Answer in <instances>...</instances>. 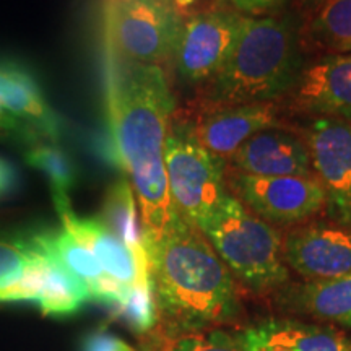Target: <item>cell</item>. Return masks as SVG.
<instances>
[{"instance_id":"23","label":"cell","mask_w":351,"mask_h":351,"mask_svg":"<svg viewBox=\"0 0 351 351\" xmlns=\"http://www.w3.org/2000/svg\"><path fill=\"white\" fill-rule=\"evenodd\" d=\"M26 163L49 178L54 197H67L70 187L75 182V171L62 150L51 145H39L26 153Z\"/></svg>"},{"instance_id":"2","label":"cell","mask_w":351,"mask_h":351,"mask_svg":"<svg viewBox=\"0 0 351 351\" xmlns=\"http://www.w3.org/2000/svg\"><path fill=\"white\" fill-rule=\"evenodd\" d=\"M160 311L176 330L204 332L241 313L236 282L199 228L178 217L160 236H145Z\"/></svg>"},{"instance_id":"3","label":"cell","mask_w":351,"mask_h":351,"mask_svg":"<svg viewBox=\"0 0 351 351\" xmlns=\"http://www.w3.org/2000/svg\"><path fill=\"white\" fill-rule=\"evenodd\" d=\"M298 80L296 36L288 20L244 16L234 49L212 80L207 104L270 103Z\"/></svg>"},{"instance_id":"25","label":"cell","mask_w":351,"mask_h":351,"mask_svg":"<svg viewBox=\"0 0 351 351\" xmlns=\"http://www.w3.org/2000/svg\"><path fill=\"white\" fill-rule=\"evenodd\" d=\"M171 351H245L236 335L225 330H204L186 333L176 340Z\"/></svg>"},{"instance_id":"14","label":"cell","mask_w":351,"mask_h":351,"mask_svg":"<svg viewBox=\"0 0 351 351\" xmlns=\"http://www.w3.org/2000/svg\"><path fill=\"white\" fill-rule=\"evenodd\" d=\"M230 161L238 173L257 178L314 176L307 145L295 135L274 129L249 138Z\"/></svg>"},{"instance_id":"26","label":"cell","mask_w":351,"mask_h":351,"mask_svg":"<svg viewBox=\"0 0 351 351\" xmlns=\"http://www.w3.org/2000/svg\"><path fill=\"white\" fill-rule=\"evenodd\" d=\"M83 351H135L119 337L112 335L108 330L91 332L83 341Z\"/></svg>"},{"instance_id":"18","label":"cell","mask_w":351,"mask_h":351,"mask_svg":"<svg viewBox=\"0 0 351 351\" xmlns=\"http://www.w3.org/2000/svg\"><path fill=\"white\" fill-rule=\"evenodd\" d=\"M0 108L47 137H59V117L47 106L33 78L13 65L0 67Z\"/></svg>"},{"instance_id":"11","label":"cell","mask_w":351,"mask_h":351,"mask_svg":"<svg viewBox=\"0 0 351 351\" xmlns=\"http://www.w3.org/2000/svg\"><path fill=\"white\" fill-rule=\"evenodd\" d=\"M54 202L62 219V228L93 252L109 280L122 288L152 282L147 251H134L114 236L101 219L77 217L70 208L69 197H54Z\"/></svg>"},{"instance_id":"29","label":"cell","mask_w":351,"mask_h":351,"mask_svg":"<svg viewBox=\"0 0 351 351\" xmlns=\"http://www.w3.org/2000/svg\"><path fill=\"white\" fill-rule=\"evenodd\" d=\"M311 2H319V0H311ZM324 2H326V0H324Z\"/></svg>"},{"instance_id":"28","label":"cell","mask_w":351,"mask_h":351,"mask_svg":"<svg viewBox=\"0 0 351 351\" xmlns=\"http://www.w3.org/2000/svg\"><path fill=\"white\" fill-rule=\"evenodd\" d=\"M23 129L26 130V127H23V121H20L19 117L12 116V114H8L0 108V134H5V132L15 134V132H20Z\"/></svg>"},{"instance_id":"19","label":"cell","mask_w":351,"mask_h":351,"mask_svg":"<svg viewBox=\"0 0 351 351\" xmlns=\"http://www.w3.org/2000/svg\"><path fill=\"white\" fill-rule=\"evenodd\" d=\"M283 298L298 313L351 327V275L306 282L285 291Z\"/></svg>"},{"instance_id":"8","label":"cell","mask_w":351,"mask_h":351,"mask_svg":"<svg viewBox=\"0 0 351 351\" xmlns=\"http://www.w3.org/2000/svg\"><path fill=\"white\" fill-rule=\"evenodd\" d=\"M243 19L239 13L208 10L182 21L174 52L179 75L191 83L213 80L234 49Z\"/></svg>"},{"instance_id":"9","label":"cell","mask_w":351,"mask_h":351,"mask_svg":"<svg viewBox=\"0 0 351 351\" xmlns=\"http://www.w3.org/2000/svg\"><path fill=\"white\" fill-rule=\"evenodd\" d=\"M306 145L328 215L351 228V122L319 117L307 130Z\"/></svg>"},{"instance_id":"17","label":"cell","mask_w":351,"mask_h":351,"mask_svg":"<svg viewBox=\"0 0 351 351\" xmlns=\"http://www.w3.org/2000/svg\"><path fill=\"white\" fill-rule=\"evenodd\" d=\"M34 241V239H33ZM38 256L32 263L33 302L46 315H70L90 301V293L49 256L36 241Z\"/></svg>"},{"instance_id":"6","label":"cell","mask_w":351,"mask_h":351,"mask_svg":"<svg viewBox=\"0 0 351 351\" xmlns=\"http://www.w3.org/2000/svg\"><path fill=\"white\" fill-rule=\"evenodd\" d=\"M165 169L176 212L200 230L228 194L223 160L202 147L186 122H174L165 145Z\"/></svg>"},{"instance_id":"27","label":"cell","mask_w":351,"mask_h":351,"mask_svg":"<svg viewBox=\"0 0 351 351\" xmlns=\"http://www.w3.org/2000/svg\"><path fill=\"white\" fill-rule=\"evenodd\" d=\"M230 2L236 8H239L241 12L257 15V13H262L276 7L282 0H230Z\"/></svg>"},{"instance_id":"5","label":"cell","mask_w":351,"mask_h":351,"mask_svg":"<svg viewBox=\"0 0 351 351\" xmlns=\"http://www.w3.org/2000/svg\"><path fill=\"white\" fill-rule=\"evenodd\" d=\"M182 20L166 0H106V52L121 62L163 69L174 60Z\"/></svg>"},{"instance_id":"22","label":"cell","mask_w":351,"mask_h":351,"mask_svg":"<svg viewBox=\"0 0 351 351\" xmlns=\"http://www.w3.org/2000/svg\"><path fill=\"white\" fill-rule=\"evenodd\" d=\"M109 311L134 332H150L160 322L153 282L130 288L119 301L109 306Z\"/></svg>"},{"instance_id":"7","label":"cell","mask_w":351,"mask_h":351,"mask_svg":"<svg viewBox=\"0 0 351 351\" xmlns=\"http://www.w3.org/2000/svg\"><path fill=\"white\" fill-rule=\"evenodd\" d=\"M230 186L236 199L267 223L296 225L326 207V192L315 176L257 178L236 173Z\"/></svg>"},{"instance_id":"21","label":"cell","mask_w":351,"mask_h":351,"mask_svg":"<svg viewBox=\"0 0 351 351\" xmlns=\"http://www.w3.org/2000/svg\"><path fill=\"white\" fill-rule=\"evenodd\" d=\"M313 36L335 54H350L351 0H326L313 21Z\"/></svg>"},{"instance_id":"13","label":"cell","mask_w":351,"mask_h":351,"mask_svg":"<svg viewBox=\"0 0 351 351\" xmlns=\"http://www.w3.org/2000/svg\"><path fill=\"white\" fill-rule=\"evenodd\" d=\"M295 86L293 103L298 109L351 122V52L311 65Z\"/></svg>"},{"instance_id":"20","label":"cell","mask_w":351,"mask_h":351,"mask_svg":"<svg viewBox=\"0 0 351 351\" xmlns=\"http://www.w3.org/2000/svg\"><path fill=\"white\" fill-rule=\"evenodd\" d=\"M101 221L134 251L145 252V232L134 191L127 179H121L108 191Z\"/></svg>"},{"instance_id":"15","label":"cell","mask_w":351,"mask_h":351,"mask_svg":"<svg viewBox=\"0 0 351 351\" xmlns=\"http://www.w3.org/2000/svg\"><path fill=\"white\" fill-rule=\"evenodd\" d=\"M245 351H351V339L333 327L267 319L236 333Z\"/></svg>"},{"instance_id":"24","label":"cell","mask_w":351,"mask_h":351,"mask_svg":"<svg viewBox=\"0 0 351 351\" xmlns=\"http://www.w3.org/2000/svg\"><path fill=\"white\" fill-rule=\"evenodd\" d=\"M38 254L33 238H0V291L15 285Z\"/></svg>"},{"instance_id":"10","label":"cell","mask_w":351,"mask_h":351,"mask_svg":"<svg viewBox=\"0 0 351 351\" xmlns=\"http://www.w3.org/2000/svg\"><path fill=\"white\" fill-rule=\"evenodd\" d=\"M283 256L307 282L351 275V228L328 223L296 228L285 239Z\"/></svg>"},{"instance_id":"1","label":"cell","mask_w":351,"mask_h":351,"mask_svg":"<svg viewBox=\"0 0 351 351\" xmlns=\"http://www.w3.org/2000/svg\"><path fill=\"white\" fill-rule=\"evenodd\" d=\"M106 106L117 161L134 191L143 232L155 238L179 217L165 169L174 114L165 69L106 56Z\"/></svg>"},{"instance_id":"4","label":"cell","mask_w":351,"mask_h":351,"mask_svg":"<svg viewBox=\"0 0 351 351\" xmlns=\"http://www.w3.org/2000/svg\"><path fill=\"white\" fill-rule=\"evenodd\" d=\"M200 231L231 274L252 291L270 293L288 282L280 232L230 192Z\"/></svg>"},{"instance_id":"16","label":"cell","mask_w":351,"mask_h":351,"mask_svg":"<svg viewBox=\"0 0 351 351\" xmlns=\"http://www.w3.org/2000/svg\"><path fill=\"white\" fill-rule=\"evenodd\" d=\"M33 239L88 289L91 300L103 302L109 307L130 289L122 288L109 280L93 252L86 245H83L75 236L70 234L65 228L59 231L41 232V234L33 236Z\"/></svg>"},{"instance_id":"30","label":"cell","mask_w":351,"mask_h":351,"mask_svg":"<svg viewBox=\"0 0 351 351\" xmlns=\"http://www.w3.org/2000/svg\"><path fill=\"white\" fill-rule=\"evenodd\" d=\"M166 2H169V0H166Z\"/></svg>"},{"instance_id":"12","label":"cell","mask_w":351,"mask_h":351,"mask_svg":"<svg viewBox=\"0 0 351 351\" xmlns=\"http://www.w3.org/2000/svg\"><path fill=\"white\" fill-rule=\"evenodd\" d=\"M204 148L219 160L231 158L254 135L276 124L274 103L212 106L207 104L195 121H184Z\"/></svg>"}]
</instances>
